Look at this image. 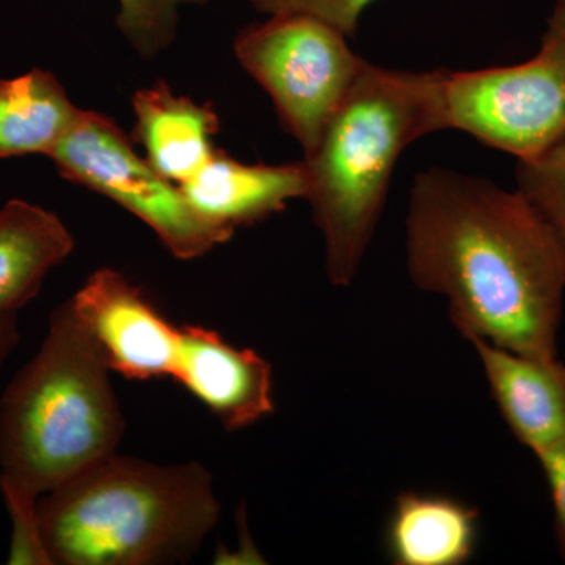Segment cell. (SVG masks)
Listing matches in <instances>:
<instances>
[{
    "instance_id": "1",
    "label": "cell",
    "mask_w": 565,
    "mask_h": 565,
    "mask_svg": "<svg viewBox=\"0 0 565 565\" xmlns=\"http://www.w3.org/2000/svg\"><path fill=\"white\" fill-rule=\"evenodd\" d=\"M405 226L412 280L448 299L465 338L556 359L565 255L522 193L433 167L415 178Z\"/></svg>"
},
{
    "instance_id": "2",
    "label": "cell",
    "mask_w": 565,
    "mask_h": 565,
    "mask_svg": "<svg viewBox=\"0 0 565 565\" xmlns=\"http://www.w3.org/2000/svg\"><path fill=\"white\" fill-rule=\"evenodd\" d=\"M445 129L441 70L414 73L364 61L303 156L305 200L323 236L332 285L349 286L359 273L403 152Z\"/></svg>"
},
{
    "instance_id": "3",
    "label": "cell",
    "mask_w": 565,
    "mask_h": 565,
    "mask_svg": "<svg viewBox=\"0 0 565 565\" xmlns=\"http://www.w3.org/2000/svg\"><path fill=\"white\" fill-rule=\"evenodd\" d=\"M218 512L202 463L166 467L117 452L36 503L44 548L57 565L189 563Z\"/></svg>"
},
{
    "instance_id": "4",
    "label": "cell",
    "mask_w": 565,
    "mask_h": 565,
    "mask_svg": "<svg viewBox=\"0 0 565 565\" xmlns=\"http://www.w3.org/2000/svg\"><path fill=\"white\" fill-rule=\"evenodd\" d=\"M110 366L66 300L0 399V490L40 500L117 452L126 422Z\"/></svg>"
},
{
    "instance_id": "5",
    "label": "cell",
    "mask_w": 565,
    "mask_h": 565,
    "mask_svg": "<svg viewBox=\"0 0 565 565\" xmlns=\"http://www.w3.org/2000/svg\"><path fill=\"white\" fill-rule=\"evenodd\" d=\"M446 129L531 161L565 143V0H556L531 61L441 70Z\"/></svg>"
},
{
    "instance_id": "6",
    "label": "cell",
    "mask_w": 565,
    "mask_h": 565,
    "mask_svg": "<svg viewBox=\"0 0 565 565\" xmlns=\"http://www.w3.org/2000/svg\"><path fill=\"white\" fill-rule=\"evenodd\" d=\"M237 62L269 93L275 110L305 154L355 81L363 58L348 36L303 14H274L234 40Z\"/></svg>"
},
{
    "instance_id": "7",
    "label": "cell",
    "mask_w": 565,
    "mask_h": 565,
    "mask_svg": "<svg viewBox=\"0 0 565 565\" xmlns=\"http://www.w3.org/2000/svg\"><path fill=\"white\" fill-rule=\"evenodd\" d=\"M50 159L65 180L107 196L147 223L174 258H200L234 236L204 221L180 185L156 172L107 115L82 110Z\"/></svg>"
},
{
    "instance_id": "8",
    "label": "cell",
    "mask_w": 565,
    "mask_h": 565,
    "mask_svg": "<svg viewBox=\"0 0 565 565\" xmlns=\"http://www.w3.org/2000/svg\"><path fill=\"white\" fill-rule=\"evenodd\" d=\"M71 302L102 345L111 371L132 381L172 377L181 327L170 322L126 275L98 269Z\"/></svg>"
},
{
    "instance_id": "9",
    "label": "cell",
    "mask_w": 565,
    "mask_h": 565,
    "mask_svg": "<svg viewBox=\"0 0 565 565\" xmlns=\"http://www.w3.org/2000/svg\"><path fill=\"white\" fill-rule=\"evenodd\" d=\"M172 377L215 415L239 430L273 414V367L252 349H237L203 327H181Z\"/></svg>"
},
{
    "instance_id": "10",
    "label": "cell",
    "mask_w": 565,
    "mask_h": 565,
    "mask_svg": "<svg viewBox=\"0 0 565 565\" xmlns=\"http://www.w3.org/2000/svg\"><path fill=\"white\" fill-rule=\"evenodd\" d=\"M490 392L520 445L533 455L565 445V364L471 340Z\"/></svg>"
},
{
    "instance_id": "11",
    "label": "cell",
    "mask_w": 565,
    "mask_h": 565,
    "mask_svg": "<svg viewBox=\"0 0 565 565\" xmlns=\"http://www.w3.org/2000/svg\"><path fill=\"white\" fill-rule=\"evenodd\" d=\"M180 188L204 221L234 234L241 226L281 212L292 200L307 199L308 174L303 161L245 163L215 150L206 166Z\"/></svg>"
},
{
    "instance_id": "12",
    "label": "cell",
    "mask_w": 565,
    "mask_h": 565,
    "mask_svg": "<svg viewBox=\"0 0 565 565\" xmlns=\"http://www.w3.org/2000/svg\"><path fill=\"white\" fill-rule=\"evenodd\" d=\"M132 111L134 145L166 180L185 184L214 156L218 115L211 103L177 95L159 81L134 93Z\"/></svg>"
},
{
    "instance_id": "13",
    "label": "cell",
    "mask_w": 565,
    "mask_h": 565,
    "mask_svg": "<svg viewBox=\"0 0 565 565\" xmlns=\"http://www.w3.org/2000/svg\"><path fill=\"white\" fill-rule=\"evenodd\" d=\"M479 512L446 494L404 492L394 501L386 550L399 565H460L473 556Z\"/></svg>"
},
{
    "instance_id": "14",
    "label": "cell",
    "mask_w": 565,
    "mask_h": 565,
    "mask_svg": "<svg viewBox=\"0 0 565 565\" xmlns=\"http://www.w3.org/2000/svg\"><path fill=\"white\" fill-rule=\"evenodd\" d=\"M74 248L54 212L11 200L0 207V313H18L40 292L44 278Z\"/></svg>"
},
{
    "instance_id": "15",
    "label": "cell",
    "mask_w": 565,
    "mask_h": 565,
    "mask_svg": "<svg viewBox=\"0 0 565 565\" xmlns=\"http://www.w3.org/2000/svg\"><path fill=\"white\" fill-rule=\"evenodd\" d=\"M81 111L51 71L35 68L0 81V159L50 158Z\"/></svg>"
},
{
    "instance_id": "16",
    "label": "cell",
    "mask_w": 565,
    "mask_h": 565,
    "mask_svg": "<svg viewBox=\"0 0 565 565\" xmlns=\"http://www.w3.org/2000/svg\"><path fill=\"white\" fill-rule=\"evenodd\" d=\"M211 0H118L117 28L141 58L158 57L177 41L181 10Z\"/></svg>"
},
{
    "instance_id": "17",
    "label": "cell",
    "mask_w": 565,
    "mask_h": 565,
    "mask_svg": "<svg viewBox=\"0 0 565 565\" xmlns=\"http://www.w3.org/2000/svg\"><path fill=\"white\" fill-rule=\"evenodd\" d=\"M515 182L565 255V143L531 161H516Z\"/></svg>"
},
{
    "instance_id": "18",
    "label": "cell",
    "mask_w": 565,
    "mask_h": 565,
    "mask_svg": "<svg viewBox=\"0 0 565 565\" xmlns=\"http://www.w3.org/2000/svg\"><path fill=\"white\" fill-rule=\"evenodd\" d=\"M259 13L303 14L332 25L348 39L355 35L360 18L374 0H248Z\"/></svg>"
},
{
    "instance_id": "19",
    "label": "cell",
    "mask_w": 565,
    "mask_h": 565,
    "mask_svg": "<svg viewBox=\"0 0 565 565\" xmlns=\"http://www.w3.org/2000/svg\"><path fill=\"white\" fill-rule=\"evenodd\" d=\"M11 519L9 564L51 565V557L41 539L36 503L21 494L2 493Z\"/></svg>"
},
{
    "instance_id": "20",
    "label": "cell",
    "mask_w": 565,
    "mask_h": 565,
    "mask_svg": "<svg viewBox=\"0 0 565 565\" xmlns=\"http://www.w3.org/2000/svg\"><path fill=\"white\" fill-rule=\"evenodd\" d=\"M534 456L548 486L557 552L565 563V445L545 449Z\"/></svg>"
},
{
    "instance_id": "21",
    "label": "cell",
    "mask_w": 565,
    "mask_h": 565,
    "mask_svg": "<svg viewBox=\"0 0 565 565\" xmlns=\"http://www.w3.org/2000/svg\"><path fill=\"white\" fill-rule=\"evenodd\" d=\"M20 340L18 313H0V364L13 351Z\"/></svg>"
}]
</instances>
